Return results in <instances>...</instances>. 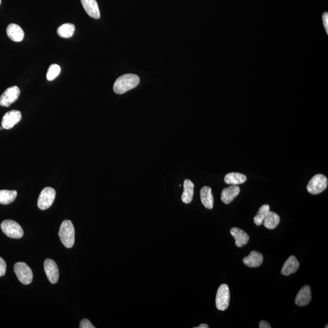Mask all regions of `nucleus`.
I'll use <instances>...</instances> for the list:
<instances>
[{
    "label": "nucleus",
    "instance_id": "obj_28",
    "mask_svg": "<svg viewBox=\"0 0 328 328\" xmlns=\"http://www.w3.org/2000/svg\"><path fill=\"white\" fill-rule=\"evenodd\" d=\"M259 328H271V325L269 324L268 322L265 321V320H262L259 322Z\"/></svg>",
    "mask_w": 328,
    "mask_h": 328
},
{
    "label": "nucleus",
    "instance_id": "obj_13",
    "mask_svg": "<svg viewBox=\"0 0 328 328\" xmlns=\"http://www.w3.org/2000/svg\"><path fill=\"white\" fill-rule=\"evenodd\" d=\"M6 33L10 40L15 42L22 41L24 38V31L20 26L14 23L7 26Z\"/></svg>",
    "mask_w": 328,
    "mask_h": 328
},
{
    "label": "nucleus",
    "instance_id": "obj_4",
    "mask_svg": "<svg viewBox=\"0 0 328 328\" xmlns=\"http://www.w3.org/2000/svg\"><path fill=\"white\" fill-rule=\"evenodd\" d=\"M1 229L2 232L10 238L20 239L24 235V232L20 225L13 220L7 219L2 221Z\"/></svg>",
    "mask_w": 328,
    "mask_h": 328
},
{
    "label": "nucleus",
    "instance_id": "obj_12",
    "mask_svg": "<svg viewBox=\"0 0 328 328\" xmlns=\"http://www.w3.org/2000/svg\"><path fill=\"white\" fill-rule=\"evenodd\" d=\"M85 12L89 16L99 19L101 17L98 2L96 0H80Z\"/></svg>",
    "mask_w": 328,
    "mask_h": 328
},
{
    "label": "nucleus",
    "instance_id": "obj_19",
    "mask_svg": "<svg viewBox=\"0 0 328 328\" xmlns=\"http://www.w3.org/2000/svg\"><path fill=\"white\" fill-rule=\"evenodd\" d=\"M246 176L240 173H229L225 176L224 182L227 184L238 185L245 183Z\"/></svg>",
    "mask_w": 328,
    "mask_h": 328
},
{
    "label": "nucleus",
    "instance_id": "obj_29",
    "mask_svg": "<svg viewBox=\"0 0 328 328\" xmlns=\"http://www.w3.org/2000/svg\"><path fill=\"white\" fill-rule=\"evenodd\" d=\"M195 328H209V326L206 324H201L198 327H195Z\"/></svg>",
    "mask_w": 328,
    "mask_h": 328
},
{
    "label": "nucleus",
    "instance_id": "obj_15",
    "mask_svg": "<svg viewBox=\"0 0 328 328\" xmlns=\"http://www.w3.org/2000/svg\"><path fill=\"white\" fill-rule=\"evenodd\" d=\"M240 192V188L238 185H232L222 191L221 201L225 204H229L234 200Z\"/></svg>",
    "mask_w": 328,
    "mask_h": 328
},
{
    "label": "nucleus",
    "instance_id": "obj_3",
    "mask_svg": "<svg viewBox=\"0 0 328 328\" xmlns=\"http://www.w3.org/2000/svg\"><path fill=\"white\" fill-rule=\"evenodd\" d=\"M328 181L327 178L322 174H317L311 178L307 185V190L312 195H318L326 190Z\"/></svg>",
    "mask_w": 328,
    "mask_h": 328
},
{
    "label": "nucleus",
    "instance_id": "obj_17",
    "mask_svg": "<svg viewBox=\"0 0 328 328\" xmlns=\"http://www.w3.org/2000/svg\"><path fill=\"white\" fill-rule=\"evenodd\" d=\"M300 267V263L295 256H291L285 261L282 267V274L285 276H289L291 274H294Z\"/></svg>",
    "mask_w": 328,
    "mask_h": 328
},
{
    "label": "nucleus",
    "instance_id": "obj_18",
    "mask_svg": "<svg viewBox=\"0 0 328 328\" xmlns=\"http://www.w3.org/2000/svg\"><path fill=\"white\" fill-rule=\"evenodd\" d=\"M200 196L202 204L206 208L213 209L214 199L211 187L205 186L202 188L200 191Z\"/></svg>",
    "mask_w": 328,
    "mask_h": 328
},
{
    "label": "nucleus",
    "instance_id": "obj_25",
    "mask_svg": "<svg viewBox=\"0 0 328 328\" xmlns=\"http://www.w3.org/2000/svg\"><path fill=\"white\" fill-rule=\"evenodd\" d=\"M61 72V68L59 65L53 64L50 66L48 73L46 74V78L48 81H52L58 77Z\"/></svg>",
    "mask_w": 328,
    "mask_h": 328
},
{
    "label": "nucleus",
    "instance_id": "obj_21",
    "mask_svg": "<svg viewBox=\"0 0 328 328\" xmlns=\"http://www.w3.org/2000/svg\"><path fill=\"white\" fill-rule=\"evenodd\" d=\"M280 218L279 215L274 212L270 211L265 218L262 224L268 229H274L279 225Z\"/></svg>",
    "mask_w": 328,
    "mask_h": 328
},
{
    "label": "nucleus",
    "instance_id": "obj_9",
    "mask_svg": "<svg viewBox=\"0 0 328 328\" xmlns=\"http://www.w3.org/2000/svg\"><path fill=\"white\" fill-rule=\"evenodd\" d=\"M22 115L18 110H12L6 112L2 117L1 126L4 129H11L22 119Z\"/></svg>",
    "mask_w": 328,
    "mask_h": 328
},
{
    "label": "nucleus",
    "instance_id": "obj_8",
    "mask_svg": "<svg viewBox=\"0 0 328 328\" xmlns=\"http://www.w3.org/2000/svg\"><path fill=\"white\" fill-rule=\"evenodd\" d=\"M20 94V89L17 86L7 88L0 96V106L9 107L17 101Z\"/></svg>",
    "mask_w": 328,
    "mask_h": 328
},
{
    "label": "nucleus",
    "instance_id": "obj_10",
    "mask_svg": "<svg viewBox=\"0 0 328 328\" xmlns=\"http://www.w3.org/2000/svg\"><path fill=\"white\" fill-rule=\"evenodd\" d=\"M44 269L47 277L52 284H56L59 278V270L56 262L51 259H47L44 262Z\"/></svg>",
    "mask_w": 328,
    "mask_h": 328
},
{
    "label": "nucleus",
    "instance_id": "obj_1",
    "mask_svg": "<svg viewBox=\"0 0 328 328\" xmlns=\"http://www.w3.org/2000/svg\"><path fill=\"white\" fill-rule=\"evenodd\" d=\"M140 83V78L136 74H127L120 76L115 81L113 90L114 93L122 94L132 90Z\"/></svg>",
    "mask_w": 328,
    "mask_h": 328
},
{
    "label": "nucleus",
    "instance_id": "obj_2",
    "mask_svg": "<svg viewBox=\"0 0 328 328\" xmlns=\"http://www.w3.org/2000/svg\"><path fill=\"white\" fill-rule=\"evenodd\" d=\"M59 235L60 240L66 248H72L74 245L75 230L70 220H65L60 225Z\"/></svg>",
    "mask_w": 328,
    "mask_h": 328
},
{
    "label": "nucleus",
    "instance_id": "obj_24",
    "mask_svg": "<svg viewBox=\"0 0 328 328\" xmlns=\"http://www.w3.org/2000/svg\"><path fill=\"white\" fill-rule=\"evenodd\" d=\"M270 212V206L267 204H264L259 208L255 217H254V222L256 225H261L263 222L265 218Z\"/></svg>",
    "mask_w": 328,
    "mask_h": 328
},
{
    "label": "nucleus",
    "instance_id": "obj_20",
    "mask_svg": "<svg viewBox=\"0 0 328 328\" xmlns=\"http://www.w3.org/2000/svg\"><path fill=\"white\" fill-rule=\"evenodd\" d=\"M194 194V183L190 180H186L183 182V192L182 201L183 203L189 204L193 200Z\"/></svg>",
    "mask_w": 328,
    "mask_h": 328
},
{
    "label": "nucleus",
    "instance_id": "obj_6",
    "mask_svg": "<svg viewBox=\"0 0 328 328\" xmlns=\"http://www.w3.org/2000/svg\"><path fill=\"white\" fill-rule=\"evenodd\" d=\"M56 195V191L54 188L49 187L44 188L38 197L37 202L38 208L42 211L48 209L53 204Z\"/></svg>",
    "mask_w": 328,
    "mask_h": 328
},
{
    "label": "nucleus",
    "instance_id": "obj_23",
    "mask_svg": "<svg viewBox=\"0 0 328 328\" xmlns=\"http://www.w3.org/2000/svg\"><path fill=\"white\" fill-rule=\"evenodd\" d=\"M75 26L72 23H66L60 26L57 30V34L60 37L69 38L74 35Z\"/></svg>",
    "mask_w": 328,
    "mask_h": 328
},
{
    "label": "nucleus",
    "instance_id": "obj_16",
    "mask_svg": "<svg viewBox=\"0 0 328 328\" xmlns=\"http://www.w3.org/2000/svg\"><path fill=\"white\" fill-rule=\"evenodd\" d=\"M243 261L244 264L249 267H258L261 266L263 261V256L259 252L252 251L249 256L243 258Z\"/></svg>",
    "mask_w": 328,
    "mask_h": 328
},
{
    "label": "nucleus",
    "instance_id": "obj_31",
    "mask_svg": "<svg viewBox=\"0 0 328 328\" xmlns=\"http://www.w3.org/2000/svg\"><path fill=\"white\" fill-rule=\"evenodd\" d=\"M0 4H1V0H0Z\"/></svg>",
    "mask_w": 328,
    "mask_h": 328
},
{
    "label": "nucleus",
    "instance_id": "obj_27",
    "mask_svg": "<svg viewBox=\"0 0 328 328\" xmlns=\"http://www.w3.org/2000/svg\"><path fill=\"white\" fill-rule=\"evenodd\" d=\"M80 328H94L93 324L88 319H83L80 323Z\"/></svg>",
    "mask_w": 328,
    "mask_h": 328
},
{
    "label": "nucleus",
    "instance_id": "obj_22",
    "mask_svg": "<svg viewBox=\"0 0 328 328\" xmlns=\"http://www.w3.org/2000/svg\"><path fill=\"white\" fill-rule=\"evenodd\" d=\"M17 196V191L15 190H0V204L7 205L15 201Z\"/></svg>",
    "mask_w": 328,
    "mask_h": 328
},
{
    "label": "nucleus",
    "instance_id": "obj_11",
    "mask_svg": "<svg viewBox=\"0 0 328 328\" xmlns=\"http://www.w3.org/2000/svg\"><path fill=\"white\" fill-rule=\"evenodd\" d=\"M312 299L311 288L308 285L304 286L296 296L295 303L298 306L308 305Z\"/></svg>",
    "mask_w": 328,
    "mask_h": 328
},
{
    "label": "nucleus",
    "instance_id": "obj_7",
    "mask_svg": "<svg viewBox=\"0 0 328 328\" xmlns=\"http://www.w3.org/2000/svg\"><path fill=\"white\" fill-rule=\"evenodd\" d=\"M230 301V291L227 285L222 284L218 290L216 296V306L219 311L226 310Z\"/></svg>",
    "mask_w": 328,
    "mask_h": 328
},
{
    "label": "nucleus",
    "instance_id": "obj_14",
    "mask_svg": "<svg viewBox=\"0 0 328 328\" xmlns=\"http://www.w3.org/2000/svg\"><path fill=\"white\" fill-rule=\"evenodd\" d=\"M230 234L234 238L235 245L238 248H242L249 242V237L248 233L240 229V228H232L230 230Z\"/></svg>",
    "mask_w": 328,
    "mask_h": 328
},
{
    "label": "nucleus",
    "instance_id": "obj_26",
    "mask_svg": "<svg viewBox=\"0 0 328 328\" xmlns=\"http://www.w3.org/2000/svg\"><path fill=\"white\" fill-rule=\"evenodd\" d=\"M6 263L3 259L0 257V277L4 276L6 272Z\"/></svg>",
    "mask_w": 328,
    "mask_h": 328
},
{
    "label": "nucleus",
    "instance_id": "obj_5",
    "mask_svg": "<svg viewBox=\"0 0 328 328\" xmlns=\"http://www.w3.org/2000/svg\"><path fill=\"white\" fill-rule=\"evenodd\" d=\"M14 269L18 279L22 284L28 285L32 283L33 280L32 270L25 262H17L14 265Z\"/></svg>",
    "mask_w": 328,
    "mask_h": 328
},
{
    "label": "nucleus",
    "instance_id": "obj_30",
    "mask_svg": "<svg viewBox=\"0 0 328 328\" xmlns=\"http://www.w3.org/2000/svg\"><path fill=\"white\" fill-rule=\"evenodd\" d=\"M2 129H4V128L1 126V127H0V130H2Z\"/></svg>",
    "mask_w": 328,
    "mask_h": 328
}]
</instances>
